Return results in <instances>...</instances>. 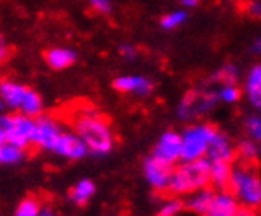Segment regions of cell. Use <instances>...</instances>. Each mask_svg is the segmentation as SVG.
Listing matches in <instances>:
<instances>
[{
    "mask_svg": "<svg viewBox=\"0 0 261 216\" xmlns=\"http://www.w3.org/2000/svg\"><path fill=\"white\" fill-rule=\"evenodd\" d=\"M245 10H247V13L250 14V16H259L261 5H259L258 0H250V2L247 4V7H245Z\"/></svg>",
    "mask_w": 261,
    "mask_h": 216,
    "instance_id": "cell-32",
    "label": "cell"
},
{
    "mask_svg": "<svg viewBox=\"0 0 261 216\" xmlns=\"http://www.w3.org/2000/svg\"><path fill=\"white\" fill-rule=\"evenodd\" d=\"M73 131L81 137L90 155L106 157L114 148V133L98 112L97 114H83L73 120Z\"/></svg>",
    "mask_w": 261,
    "mask_h": 216,
    "instance_id": "cell-1",
    "label": "cell"
},
{
    "mask_svg": "<svg viewBox=\"0 0 261 216\" xmlns=\"http://www.w3.org/2000/svg\"><path fill=\"white\" fill-rule=\"evenodd\" d=\"M119 54H120L122 57H124V58H127V60H133V58H136V55H138V49L135 48L133 44L125 43V44H120Z\"/></svg>",
    "mask_w": 261,
    "mask_h": 216,
    "instance_id": "cell-29",
    "label": "cell"
},
{
    "mask_svg": "<svg viewBox=\"0 0 261 216\" xmlns=\"http://www.w3.org/2000/svg\"><path fill=\"white\" fill-rule=\"evenodd\" d=\"M92 8L98 13H110L111 11V0H89Z\"/></svg>",
    "mask_w": 261,
    "mask_h": 216,
    "instance_id": "cell-30",
    "label": "cell"
},
{
    "mask_svg": "<svg viewBox=\"0 0 261 216\" xmlns=\"http://www.w3.org/2000/svg\"><path fill=\"white\" fill-rule=\"evenodd\" d=\"M113 87L120 94H132L138 97H146L153 90V84L146 76L140 74H128L119 76L113 81Z\"/></svg>",
    "mask_w": 261,
    "mask_h": 216,
    "instance_id": "cell-11",
    "label": "cell"
},
{
    "mask_svg": "<svg viewBox=\"0 0 261 216\" xmlns=\"http://www.w3.org/2000/svg\"><path fill=\"white\" fill-rule=\"evenodd\" d=\"M4 109V103H2V100H0V111Z\"/></svg>",
    "mask_w": 261,
    "mask_h": 216,
    "instance_id": "cell-38",
    "label": "cell"
},
{
    "mask_svg": "<svg viewBox=\"0 0 261 216\" xmlns=\"http://www.w3.org/2000/svg\"><path fill=\"white\" fill-rule=\"evenodd\" d=\"M150 155L174 167L180 161V133L173 130L162 133Z\"/></svg>",
    "mask_w": 261,
    "mask_h": 216,
    "instance_id": "cell-10",
    "label": "cell"
},
{
    "mask_svg": "<svg viewBox=\"0 0 261 216\" xmlns=\"http://www.w3.org/2000/svg\"><path fill=\"white\" fill-rule=\"evenodd\" d=\"M44 111V104H43V98L37 94L34 88H27L25 91V97L19 106L18 112L30 117V118H37L38 115H41Z\"/></svg>",
    "mask_w": 261,
    "mask_h": 216,
    "instance_id": "cell-20",
    "label": "cell"
},
{
    "mask_svg": "<svg viewBox=\"0 0 261 216\" xmlns=\"http://www.w3.org/2000/svg\"><path fill=\"white\" fill-rule=\"evenodd\" d=\"M206 158L209 161H225V163L233 164L236 160V147L231 142V139L225 133L217 131V134L214 136V139L211 141Z\"/></svg>",
    "mask_w": 261,
    "mask_h": 216,
    "instance_id": "cell-12",
    "label": "cell"
},
{
    "mask_svg": "<svg viewBox=\"0 0 261 216\" xmlns=\"http://www.w3.org/2000/svg\"><path fill=\"white\" fill-rule=\"evenodd\" d=\"M212 194H214V190H211L209 187L196 190V191L187 194V199L184 200V207H186V210L189 213H192L195 216H204L206 211L209 210Z\"/></svg>",
    "mask_w": 261,
    "mask_h": 216,
    "instance_id": "cell-16",
    "label": "cell"
},
{
    "mask_svg": "<svg viewBox=\"0 0 261 216\" xmlns=\"http://www.w3.org/2000/svg\"><path fill=\"white\" fill-rule=\"evenodd\" d=\"M4 142H7V137H5V131H4V128L0 127V144H4Z\"/></svg>",
    "mask_w": 261,
    "mask_h": 216,
    "instance_id": "cell-36",
    "label": "cell"
},
{
    "mask_svg": "<svg viewBox=\"0 0 261 216\" xmlns=\"http://www.w3.org/2000/svg\"><path fill=\"white\" fill-rule=\"evenodd\" d=\"M236 216H256V214H255V208H249V207H242L241 205Z\"/></svg>",
    "mask_w": 261,
    "mask_h": 216,
    "instance_id": "cell-34",
    "label": "cell"
},
{
    "mask_svg": "<svg viewBox=\"0 0 261 216\" xmlns=\"http://www.w3.org/2000/svg\"><path fill=\"white\" fill-rule=\"evenodd\" d=\"M233 164L225 161H211L209 169V187H212L216 191L228 190L229 178H231Z\"/></svg>",
    "mask_w": 261,
    "mask_h": 216,
    "instance_id": "cell-17",
    "label": "cell"
},
{
    "mask_svg": "<svg viewBox=\"0 0 261 216\" xmlns=\"http://www.w3.org/2000/svg\"><path fill=\"white\" fill-rule=\"evenodd\" d=\"M241 208L238 199L231 191H214L209 210L204 216H236Z\"/></svg>",
    "mask_w": 261,
    "mask_h": 216,
    "instance_id": "cell-13",
    "label": "cell"
},
{
    "mask_svg": "<svg viewBox=\"0 0 261 216\" xmlns=\"http://www.w3.org/2000/svg\"><path fill=\"white\" fill-rule=\"evenodd\" d=\"M38 216H57V213H56L54 208L49 207V205H41V207H40Z\"/></svg>",
    "mask_w": 261,
    "mask_h": 216,
    "instance_id": "cell-33",
    "label": "cell"
},
{
    "mask_svg": "<svg viewBox=\"0 0 261 216\" xmlns=\"http://www.w3.org/2000/svg\"><path fill=\"white\" fill-rule=\"evenodd\" d=\"M199 0H180V5L184 8H195Z\"/></svg>",
    "mask_w": 261,
    "mask_h": 216,
    "instance_id": "cell-35",
    "label": "cell"
},
{
    "mask_svg": "<svg viewBox=\"0 0 261 216\" xmlns=\"http://www.w3.org/2000/svg\"><path fill=\"white\" fill-rule=\"evenodd\" d=\"M245 95H247L250 104L255 109L261 107V67L253 65L247 76H245V84H244Z\"/></svg>",
    "mask_w": 261,
    "mask_h": 216,
    "instance_id": "cell-18",
    "label": "cell"
},
{
    "mask_svg": "<svg viewBox=\"0 0 261 216\" xmlns=\"http://www.w3.org/2000/svg\"><path fill=\"white\" fill-rule=\"evenodd\" d=\"M253 52H259V40H256V44H253Z\"/></svg>",
    "mask_w": 261,
    "mask_h": 216,
    "instance_id": "cell-37",
    "label": "cell"
},
{
    "mask_svg": "<svg viewBox=\"0 0 261 216\" xmlns=\"http://www.w3.org/2000/svg\"><path fill=\"white\" fill-rule=\"evenodd\" d=\"M239 76H241V71L236 65L226 64L216 73L214 79H216L217 82H222V84H236L239 81Z\"/></svg>",
    "mask_w": 261,
    "mask_h": 216,
    "instance_id": "cell-25",
    "label": "cell"
},
{
    "mask_svg": "<svg viewBox=\"0 0 261 216\" xmlns=\"http://www.w3.org/2000/svg\"><path fill=\"white\" fill-rule=\"evenodd\" d=\"M0 127L5 131L7 142L19 148H27L32 145V133L35 120L21 112L0 115Z\"/></svg>",
    "mask_w": 261,
    "mask_h": 216,
    "instance_id": "cell-5",
    "label": "cell"
},
{
    "mask_svg": "<svg viewBox=\"0 0 261 216\" xmlns=\"http://www.w3.org/2000/svg\"><path fill=\"white\" fill-rule=\"evenodd\" d=\"M27 88V85L19 84L16 81L4 79L0 81V100H2L4 106L10 107L11 111H18L25 97Z\"/></svg>",
    "mask_w": 261,
    "mask_h": 216,
    "instance_id": "cell-14",
    "label": "cell"
},
{
    "mask_svg": "<svg viewBox=\"0 0 261 216\" xmlns=\"http://www.w3.org/2000/svg\"><path fill=\"white\" fill-rule=\"evenodd\" d=\"M95 191H97L95 183L90 178H83L68 191V197L74 205L84 207L90 202V199L95 196Z\"/></svg>",
    "mask_w": 261,
    "mask_h": 216,
    "instance_id": "cell-19",
    "label": "cell"
},
{
    "mask_svg": "<svg viewBox=\"0 0 261 216\" xmlns=\"http://www.w3.org/2000/svg\"><path fill=\"white\" fill-rule=\"evenodd\" d=\"M186 21H187V13L182 11V10H176V11L165 14V16L162 18V21H160V25L165 30H174V28L180 27Z\"/></svg>",
    "mask_w": 261,
    "mask_h": 216,
    "instance_id": "cell-26",
    "label": "cell"
},
{
    "mask_svg": "<svg viewBox=\"0 0 261 216\" xmlns=\"http://www.w3.org/2000/svg\"><path fill=\"white\" fill-rule=\"evenodd\" d=\"M245 131H247L249 137L253 139V141H258L261 139V118L259 115H249L245 118Z\"/></svg>",
    "mask_w": 261,
    "mask_h": 216,
    "instance_id": "cell-28",
    "label": "cell"
},
{
    "mask_svg": "<svg viewBox=\"0 0 261 216\" xmlns=\"http://www.w3.org/2000/svg\"><path fill=\"white\" fill-rule=\"evenodd\" d=\"M53 153L68 161H81L89 155V150L74 131H62L53 147Z\"/></svg>",
    "mask_w": 261,
    "mask_h": 216,
    "instance_id": "cell-8",
    "label": "cell"
},
{
    "mask_svg": "<svg viewBox=\"0 0 261 216\" xmlns=\"http://www.w3.org/2000/svg\"><path fill=\"white\" fill-rule=\"evenodd\" d=\"M228 191L233 193L242 207L258 208L261 204V180L253 167H233Z\"/></svg>",
    "mask_w": 261,
    "mask_h": 216,
    "instance_id": "cell-3",
    "label": "cell"
},
{
    "mask_svg": "<svg viewBox=\"0 0 261 216\" xmlns=\"http://www.w3.org/2000/svg\"><path fill=\"white\" fill-rule=\"evenodd\" d=\"M11 55V51H10V46L7 44L4 35L0 34V64H4V61H7Z\"/></svg>",
    "mask_w": 261,
    "mask_h": 216,
    "instance_id": "cell-31",
    "label": "cell"
},
{
    "mask_svg": "<svg viewBox=\"0 0 261 216\" xmlns=\"http://www.w3.org/2000/svg\"><path fill=\"white\" fill-rule=\"evenodd\" d=\"M171 172H173V166L166 164L157 158H153L152 155L147 157L143 163L144 178L150 184V188L157 193H166L168 191Z\"/></svg>",
    "mask_w": 261,
    "mask_h": 216,
    "instance_id": "cell-9",
    "label": "cell"
},
{
    "mask_svg": "<svg viewBox=\"0 0 261 216\" xmlns=\"http://www.w3.org/2000/svg\"><path fill=\"white\" fill-rule=\"evenodd\" d=\"M40 200L34 196H25L18 204L13 216H38L40 213Z\"/></svg>",
    "mask_w": 261,
    "mask_h": 216,
    "instance_id": "cell-24",
    "label": "cell"
},
{
    "mask_svg": "<svg viewBox=\"0 0 261 216\" xmlns=\"http://www.w3.org/2000/svg\"><path fill=\"white\" fill-rule=\"evenodd\" d=\"M25 158V150L8 142L0 144V166H14L22 163Z\"/></svg>",
    "mask_w": 261,
    "mask_h": 216,
    "instance_id": "cell-21",
    "label": "cell"
},
{
    "mask_svg": "<svg viewBox=\"0 0 261 216\" xmlns=\"http://www.w3.org/2000/svg\"><path fill=\"white\" fill-rule=\"evenodd\" d=\"M219 98L217 94L214 91H196L192 90L189 94L184 95L177 106V117L182 121H192L196 120L198 117H201L212 111L217 106Z\"/></svg>",
    "mask_w": 261,
    "mask_h": 216,
    "instance_id": "cell-6",
    "label": "cell"
},
{
    "mask_svg": "<svg viewBox=\"0 0 261 216\" xmlns=\"http://www.w3.org/2000/svg\"><path fill=\"white\" fill-rule=\"evenodd\" d=\"M35 120V127L32 133V145L43 151H53V147L57 141L59 134L64 130L60 128L59 121L53 115L41 114Z\"/></svg>",
    "mask_w": 261,
    "mask_h": 216,
    "instance_id": "cell-7",
    "label": "cell"
},
{
    "mask_svg": "<svg viewBox=\"0 0 261 216\" xmlns=\"http://www.w3.org/2000/svg\"><path fill=\"white\" fill-rule=\"evenodd\" d=\"M209 169L211 161L204 158H198L193 161H180L173 167L168 193L173 196H187L196 190L209 187Z\"/></svg>",
    "mask_w": 261,
    "mask_h": 216,
    "instance_id": "cell-2",
    "label": "cell"
},
{
    "mask_svg": "<svg viewBox=\"0 0 261 216\" xmlns=\"http://www.w3.org/2000/svg\"><path fill=\"white\" fill-rule=\"evenodd\" d=\"M241 95H242V91L236 84H222L217 94V98L219 101H223L226 104H233L241 100Z\"/></svg>",
    "mask_w": 261,
    "mask_h": 216,
    "instance_id": "cell-27",
    "label": "cell"
},
{
    "mask_svg": "<svg viewBox=\"0 0 261 216\" xmlns=\"http://www.w3.org/2000/svg\"><path fill=\"white\" fill-rule=\"evenodd\" d=\"M44 60L53 70H67L73 67L78 60V54L70 48H51L44 52Z\"/></svg>",
    "mask_w": 261,
    "mask_h": 216,
    "instance_id": "cell-15",
    "label": "cell"
},
{
    "mask_svg": "<svg viewBox=\"0 0 261 216\" xmlns=\"http://www.w3.org/2000/svg\"><path fill=\"white\" fill-rule=\"evenodd\" d=\"M219 128L212 123H195L180 133V161L204 158Z\"/></svg>",
    "mask_w": 261,
    "mask_h": 216,
    "instance_id": "cell-4",
    "label": "cell"
},
{
    "mask_svg": "<svg viewBox=\"0 0 261 216\" xmlns=\"http://www.w3.org/2000/svg\"><path fill=\"white\" fill-rule=\"evenodd\" d=\"M184 211H186L184 200L179 196H173L170 199H166L165 202L160 205L157 216H180Z\"/></svg>",
    "mask_w": 261,
    "mask_h": 216,
    "instance_id": "cell-23",
    "label": "cell"
},
{
    "mask_svg": "<svg viewBox=\"0 0 261 216\" xmlns=\"http://www.w3.org/2000/svg\"><path fill=\"white\" fill-rule=\"evenodd\" d=\"M236 147V158H241L244 163H255L259 157V145L258 141L253 139H242Z\"/></svg>",
    "mask_w": 261,
    "mask_h": 216,
    "instance_id": "cell-22",
    "label": "cell"
}]
</instances>
